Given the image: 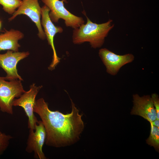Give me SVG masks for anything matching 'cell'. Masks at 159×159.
Here are the masks:
<instances>
[{
  "label": "cell",
  "mask_w": 159,
  "mask_h": 159,
  "mask_svg": "<svg viewBox=\"0 0 159 159\" xmlns=\"http://www.w3.org/2000/svg\"><path fill=\"white\" fill-rule=\"evenodd\" d=\"M22 3L21 0H0V4L2 6L3 9L10 14H13Z\"/></svg>",
  "instance_id": "cell-14"
},
{
  "label": "cell",
  "mask_w": 159,
  "mask_h": 159,
  "mask_svg": "<svg viewBox=\"0 0 159 159\" xmlns=\"http://www.w3.org/2000/svg\"><path fill=\"white\" fill-rule=\"evenodd\" d=\"M21 81L18 80L7 81L4 77H0V110L2 112L13 114V101L26 91Z\"/></svg>",
  "instance_id": "cell-3"
},
{
  "label": "cell",
  "mask_w": 159,
  "mask_h": 159,
  "mask_svg": "<svg viewBox=\"0 0 159 159\" xmlns=\"http://www.w3.org/2000/svg\"><path fill=\"white\" fill-rule=\"evenodd\" d=\"M29 55V52H14L8 50L6 53L0 54V67L6 73L4 77L6 80H18L22 81L23 79L18 73L17 65L18 62Z\"/></svg>",
  "instance_id": "cell-7"
},
{
  "label": "cell",
  "mask_w": 159,
  "mask_h": 159,
  "mask_svg": "<svg viewBox=\"0 0 159 159\" xmlns=\"http://www.w3.org/2000/svg\"><path fill=\"white\" fill-rule=\"evenodd\" d=\"M42 86H37L33 83L30 85L29 90L25 91L18 98L15 99L13 106L22 107L28 118V127L34 130L35 125L38 121L35 116L34 107L36 102V97Z\"/></svg>",
  "instance_id": "cell-5"
},
{
  "label": "cell",
  "mask_w": 159,
  "mask_h": 159,
  "mask_svg": "<svg viewBox=\"0 0 159 159\" xmlns=\"http://www.w3.org/2000/svg\"><path fill=\"white\" fill-rule=\"evenodd\" d=\"M12 138L11 135H7L0 131V156L6 150Z\"/></svg>",
  "instance_id": "cell-15"
},
{
  "label": "cell",
  "mask_w": 159,
  "mask_h": 159,
  "mask_svg": "<svg viewBox=\"0 0 159 159\" xmlns=\"http://www.w3.org/2000/svg\"><path fill=\"white\" fill-rule=\"evenodd\" d=\"M98 54L107 72L112 75H116L122 66L134 59V56L131 54L118 55L105 48L100 49Z\"/></svg>",
  "instance_id": "cell-9"
},
{
  "label": "cell",
  "mask_w": 159,
  "mask_h": 159,
  "mask_svg": "<svg viewBox=\"0 0 159 159\" xmlns=\"http://www.w3.org/2000/svg\"><path fill=\"white\" fill-rule=\"evenodd\" d=\"M1 21L0 20V29L1 27Z\"/></svg>",
  "instance_id": "cell-18"
},
{
  "label": "cell",
  "mask_w": 159,
  "mask_h": 159,
  "mask_svg": "<svg viewBox=\"0 0 159 159\" xmlns=\"http://www.w3.org/2000/svg\"><path fill=\"white\" fill-rule=\"evenodd\" d=\"M24 37V34L18 30H5L0 34V51L6 50L18 52L20 45L19 41Z\"/></svg>",
  "instance_id": "cell-12"
},
{
  "label": "cell",
  "mask_w": 159,
  "mask_h": 159,
  "mask_svg": "<svg viewBox=\"0 0 159 159\" xmlns=\"http://www.w3.org/2000/svg\"><path fill=\"white\" fill-rule=\"evenodd\" d=\"M46 132L41 120L38 121L34 130L29 129L26 150L29 153L34 152L35 158L46 159L42 151V147L45 143Z\"/></svg>",
  "instance_id": "cell-10"
},
{
  "label": "cell",
  "mask_w": 159,
  "mask_h": 159,
  "mask_svg": "<svg viewBox=\"0 0 159 159\" xmlns=\"http://www.w3.org/2000/svg\"><path fill=\"white\" fill-rule=\"evenodd\" d=\"M82 13L86 17L87 22L86 24H84L79 27L74 29L73 42L75 44H79L89 42L93 48L100 47L104 43L105 38L114 27L112 20L109 19L105 23L97 24L91 21L84 11Z\"/></svg>",
  "instance_id": "cell-2"
},
{
  "label": "cell",
  "mask_w": 159,
  "mask_h": 159,
  "mask_svg": "<svg viewBox=\"0 0 159 159\" xmlns=\"http://www.w3.org/2000/svg\"><path fill=\"white\" fill-rule=\"evenodd\" d=\"M132 101L131 115L140 116L149 122L156 119V111L150 95L140 97L138 94H134Z\"/></svg>",
  "instance_id": "cell-11"
},
{
  "label": "cell",
  "mask_w": 159,
  "mask_h": 159,
  "mask_svg": "<svg viewBox=\"0 0 159 159\" xmlns=\"http://www.w3.org/2000/svg\"><path fill=\"white\" fill-rule=\"evenodd\" d=\"M150 131L149 137L146 140V143L149 145L153 147L155 150L159 152V128L153 125L151 123Z\"/></svg>",
  "instance_id": "cell-13"
},
{
  "label": "cell",
  "mask_w": 159,
  "mask_h": 159,
  "mask_svg": "<svg viewBox=\"0 0 159 159\" xmlns=\"http://www.w3.org/2000/svg\"><path fill=\"white\" fill-rule=\"evenodd\" d=\"M50 9L49 16L52 22L58 23L60 19L64 20L66 26L75 29L85 22L83 18L75 15L64 7V0H42Z\"/></svg>",
  "instance_id": "cell-4"
},
{
  "label": "cell",
  "mask_w": 159,
  "mask_h": 159,
  "mask_svg": "<svg viewBox=\"0 0 159 159\" xmlns=\"http://www.w3.org/2000/svg\"><path fill=\"white\" fill-rule=\"evenodd\" d=\"M156 113V119L159 120V98L158 94L153 93L151 96Z\"/></svg>",
  "instance_id": "cell-16"
},
{
  "label": "cell",
  "mask_w": 159,
  "mask_h": 159,
  "mask_svg": "<svg viewBox=\"0 0 159 159\" xmlns=\"http://www.w3.org/2000/svg\"><path fill=\"white\" fill-rule=\"evenodd\" d=\"M150 123H151L153 125L159 128V120L156 119L155 120L149 122Z\"/></svg>",
  "instance_id": "cell-17"
},
{
  "label": "cell",
  "mask_w": 159,
  "mask_h": 159,
  "mask_svg": "<svg viewBox=\"0 0 159 159\" xmlns=\"http://www.w3.org/2000/svg\"><path fill=\"white\" fill-rule=\"evenodd\" d=\"M49 9L44 5L41 8L42 19L41 24L44 28V31L48 44L52 48L53 52L52 62L48 67L49 70H54L60 62V59L57 54L54 44V37L57 33H61L63 31L62 27L55 26L49 16Z\"/></svg>",
  "instance_id": "cell-6"
},
{
  "label": "cell",
  "mask_w": 159,
  "mask_h": 159,
  "mask_svg": "<svg viewBox=\"0 0 159 159\" xmlns=\"http://www.w3.org/2000/svg\"><path fill=\"white\" fill-rule=\"evenodd\" d=\"M38 0H23L21 5L9 18L11 21L17 16L24 14L27 16L35 23L38 30V35L42 40L46 39V36L41 24V8Z\"/></svg>",
  "instance_id": "cell-8"
},
{
  "label": "cell",
  "mask_w": 159,
  "mask_h": 159,
  "mask_svg": "<svg viewBox=\"0 0 159 159\" xmlns=\"http://www.w3.org/2000/svg\"><path fill=\"white\" fill-rule=\"evenodd\" d=\"M72 111L63 114L58 111L50 110L48 104L40 98L36 100L34 112L40 117L46 132L45 144L59 148L68 146L77 142L84 128L82 114L70 99Z\"/></svg>",
  "instance_id": "cell-1"
}]
</instances>
